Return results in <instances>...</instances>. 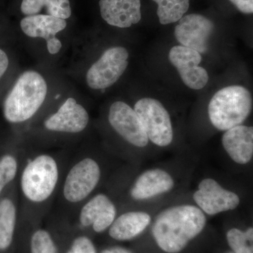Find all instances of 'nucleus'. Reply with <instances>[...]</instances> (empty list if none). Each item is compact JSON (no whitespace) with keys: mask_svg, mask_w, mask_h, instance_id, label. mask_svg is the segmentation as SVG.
I'll list each match as a JSON object with an SVG mask.
<instances>
[{"mask_svg":"<svg viewBox=\"0 0 253 253\" xmlns=\"http://www.w3.org/2000/svg\"><path fill=\"white\" fill-rule=\"evenodd\" d=\"M116 213V206L109 198L99 194L91 198L81 208L79 221L82 226H92L96 232L101 233L113 224Z\"/></svg>","mask_w":253,"mask_h":253,"instance_id":"13","label":"nucleus"},{"mask_svg":"<svg viewBox=\"0 0 253 253\" xmlns=\"http://www.w3.org/2000/svg\"><path fill=\"white\" fill-rule=\"evenodd\" d=\"M47 94V84L39 73L26 71L18 78L4 102L5 119L21 123L31 119L41 109Z\"/></svg>","mask_w":253,"mask_h":253,"instance_id":"2","label":"nucleus"},{"mask_svg":"<svg viewBox=\"0 0 253 253\" xmlns=\"http://www.w3.org/2000/svg\"><path fill=\"white\" fill-rule=\"evenodd\" d=\"M241 12L246 14L253 13V0H229Z\"/></svg>","mask_w":253,"mask_h":253,"instance_id":"26","label":"nucleus"},{"mask_svg":"<svg viewBox=\"0 0 253 253\" xmlns=\"http://www.w3.org/2000/svg\"><path fill=\"white\" fill-rule=\"evenodd\" d=\"M101 169L93 158L80 160L70 169L65 178L63 196L71 204L83 202L99 184Z\"/></svg>","mask_w":253,"mask_h":253,"instance_id":"6","label":"nucleus"},{"mask_svg":"<svg viewBox=\"0 0 253 253\" xmlns=\"http://www.w3.org/2000/svg\"><path fill=\"white\" fill-rule=\"evenodd\" d=\"M206 217L200 208L182 205L169 208L158 216L153 235L165 252L177 253L204 229Z\"/></svg>","mask_w":253,"mask_h":253,"instance_id":"1","label":"nucleus"},{"mask_svg":"<svg viewBox=\"0 0 253 253\" xmlns=\"http://www.w3.org/2000/svg\"><path fill=\"white\" fill-rule=\"evenodd\" d=\"M21 28L24 34L33 38H43L46 42L56 38V35L67 26L66 20L49 15L28 16L21 21Z\"/></svg>","mask_w":253,"mask_h":253,"instance_id":"17","label":"nucleus"},{"mask_svg":"<svg viewBox=\"0 0 253 253\" xmlns=\"http://www.w3.org/2000/svg\"><path fill=\"white\" fill-rule=\"evenodd\" d=\"M59 174V164L52 156L41 154L33 158L21 173L23 197L33 204L46 202L57 187Z\"/></svg>","mask_w":253,"mask_h":253,"instance_id":"4","label":"nucleus"},{"mask_svg":"<svg viewBox=\"0 0 253 253\" xmlns=\"http://www.w3.org/2000/svg\"><path fill=\"white\" fill-rule=\"evenodd\" d=\"M169 59L188 87L199 90L207 84L209 76L207 71L199 66L202 56L196 50L181 45L173 46Z\"/></svg>","mask_w":253,"mask_h":253,"instance_id":"8","label":"nucleus"},{"mask_svg":"<svg viewBox=\"0 0 253 253\" xmlns=\"http://www.w3.org/2000/svg\"><path fill=\"white\" fill-rule=\"evenodd\" d=\"M158 4L157 15L162 25L177 22L187 12L189 0H152Z\"/></svg>","mask_w":253,"mask_h":253,"instance_id":"21","label":"nucleus"},{"mask_svg":"<svg viewBox=\"0 0 253 253\" xmlns=\"http://www.w3.org/2000/svg\"><path fill=\"white\" fill-rule=\"evenodd\" d=\"M101 17L115 27L129 28L141 21L140 0H100Z\"/></svg>","mask_w":253,"mask_h":253,"instance_id":"14","label":"nucleus"},{"mask_svg":"<svg viewBox=\"0 0 253 253\" xmlns=\"http://www.w3.org/2000/svg\"><path fill=\"white\" fill-rule=\"evenodd\" d=\"M174 186L172 176L160 169H150L141 174L131 190L134 199H151L157 195L170 191Z\"/></svg>","mask_w":253,"mask_h":253,"instance_id":"16","label":"nucleus"},{"mask_svg":"<svg viewBox=\"0 0 253 253\" xmlns=\"http://www.w3.org/2000/svg\"><path fill=\"white\" fill-rule=\"evenodd\" d=\"M31 253H57L56 245L47 231L38 229L31 237Z\"/></svg>","mask_w":253,"mask_h":253,"instance_id":"24","label":"nucleus"},{"mask_svg":"<svg viewBox=\"0 0 253 253\" xmlns=\"http://www.w3.org/2000/svg\"><path fill=\"white\" fill-rule=\"evenodd\" d=\"M9 58L7 54L0 49V79L4 76L9 66Z\"/></svg>","mask_w":253,"mask_h":253,"instance_id":"28","label":"nucleus"},{"mask_svg":"<svg viewBox=\"0 0 253 253\" xmlns=\"http://www.w3.org/2000/svg\"><path fill=\"white\" fill-rule=\"evenodd\" d=\"M253 236L252 227L246 232L234 228L228 231L226 239L234 253H253Z\"/></svg>","mask_w":253,"mask_h":253,"instance_id":"22","label":"nucleus"},{"mask_svg":"<svg viewBox=\"0 0 253 253\" xmlns=\"http://www.w3.org/2000/svg\"><path fill=\"white\" fill-rule=\"evenodd\" d=\"M45 8L46 15L67 19L71 17V7L69 0H23L21 10L26 16L41 13Z\"/></svg>","mask_w":253,"mask_h":253,"instance_id":"19","label":"nucleus"},{"mask_svg":"<svg viewBox=\"0 0 253 253\" xmlns=\"http://www.w3.org/2000/svg\"></svg>","mask_w":253,"mask_h":253,"instance_id":"30","label":"nucleus"},{"mask_svg":"<svg viewBox=\"0 0 253 253\" xmlns=\"http://www.w3.org/2000/svg\"><path fill=\"white\" fill-rule=\"evenodd\" d=\"M109 121L113 129L129 144L144 147L149 143L140 120L134 110L126 103L118 101L111 105Z\"/></svg>","mask_w":253,"mask_h":253,"instance_id":"9","label":"nucleus"},{"mask_svg":"<svg viewBox=\"0 0 253 253\" xmlns=\"http://www.w3.org/2000/svg\"><path fill=\"white\" fill-rule=\"evenodd\" d=\"M194 199L199 207L209 215L232 211L240 204L237 194L224 189L214 179L210 178L200 183Z\"/></svg>","mask_w":253,"mask_h":253,"instance_id":"11","label":"nucleus"},{"mask_svg":"<svg viewBox=\"0 0 253 253\" xmlns=\"http://www.w3.org/2000/svg\"><path fill=\"white\" fill-rule=\"evenodd\" d=\"M222 144L233 161L246 164L253 156V126H240L226 130L222 136Z\"/></svg>","mask_w":253,"mask_h":253,"instance_id":"15","label":"nucleus"},{"mask_svg":"<svg viewBox=\"0 0 253 253\" xmlns=\"http://www.w3.org/2000/svg\"><path fill=\"white\" fill-rule=\"evenodd\" d=\"M151 217L144 212H129L121 214L110 226L109 235L117 241L136 237L149 225Z\"/></svg>","mask_w":253,"mask_h":253,"instance_id":"18","label":"nucleus"},{"mask_svg":"<svg viewBox=\"0 0 253 253\" xmlns=\"http://www.w3.org/2000/svg\"><path fill=\"white\" fill-rule=\"evenodd\" d=\"M67 253H96L94 244L89 238L79 236L73 242Z\"/></svg>","mask_w":253,"mask_h":253,"instance_id":"25","label":"nucleus"},{"mask_svg":"<svg viewBox=\"0 0 253 253\" xmlns=\"http://www.w3.org/2000/svg\"><path fill=\"white\" fill-rule=\"evenodd\" d=\"M214 28V23L206 16L191 14L179 20L174 29V36L181 46L204 54L208 51V41Z\"/></svg>","mask_w":253,"mask_h":253,"instance_id":"10","label":"nucleus"},{"mask_svg":"<svg viewBox=\"0 0 253 253\" xmlns=\"http://www.w3.org/2000/svg\"><path fill=\"white\" fill-rule=\"evenodd\" d=\"M46 47L49 54H56L59 52L61 47H62V43L58 38L51 40V41L46 42Z\"/></svg>","mask_w":253,"mask_h":253,"instance_id":"27","label":"nucleus"},{"mask_svg":"<svg viewBox=\"0 0 253 253\" xmlns=\"http://www.w3.org/2000/svg\"><path fill=\"white\" fill-rule=\"evenodd\" d=\"M129 53L123 46H113L103 53L86 74L88 86L104 89L112 86L123 76L128 66Z\"/></svg>","mask_w":253,"mask_h":253,"instance_id":"7","label":"nucleus"},{"mask_svg":"<svg viewBox=\"0 0 253 253\" xmlns=\"http://www.w3.org/2000/svg\"><path fill=\"white\" fill-rule=\"evenodd\" d=\"M252 96L241 85L226 86L212 96L208 106V115L214 127L226 131L240 126L252 110Z\"/></svg>","mask_w":253,"mask_h":253,"instance_id":"3","label":"nucleus"},{"mask_svg":"<svg viewBox=\"0 0 253 253\" xmlns=\"http://www.w3.org/2000/svg\"><path fill=\"white\" fill-rule=\"evenodd\" d=\"M89 117L86 110L73 98H68L59 109L44 121L47 130L76 134L86 129Z\"/></svg>","mask_w":253,"mask_h":253,"instance_id":"12","label":"nucleus"},{"mask_svg":"<svg viewBox=\"0 0 253 253\" xmlns=\"http://www.w3.org/2000/svg\"><path fill=\"white\" fill-rule=\"evenodd\" d=\"M134 110L150 141L162 147L172 143L173 130L170 116L159 101L143 98L136 103Z\"/></svg>","mask_w":253,"mask_h":253,"instance_id":"5","label":"nucleus"},{"mask_svg":"<svg viewBox=\"0 0 253 253\" xmlns=\"http://www.w3.org/2000/svg\"><path fill=\"white\" fill-rule=\"evenodd\" d=\"M101 253H131L127 250L123 249V248H113V249H106Z\"/></svg>","mask_w":253,"mask_h":253,"instance_id":"29","label":"nucleus"},{"mask_svg":"<svg viewBox=\"0 0 253 253\" xmlns=\"http://www.w3.org/2000/svg\"><path fill=\"white\" fill-rule=\"evenodd\" d=\"M18 163L12 155L7 154L0 158V195L9 183L17 175Z\"/></svg>","mask_w":253,"mask_h":253,"instance_id":"23","label":"nucleus"},{"mask_svg":"<svg viewBox=\"0 0 253 253\" xmlns=\"http://www.w3.org/2000/svg\"><path fill=\"white\" fill-rule=\"evenodd\" d=\"M17 220V208L14 201L5 198L0 201V251L11 246Z\"/></svg>","mask_w":253,"mask_h":253,"instance_id":"20","label":"nucleus"}]
</instances>
